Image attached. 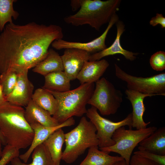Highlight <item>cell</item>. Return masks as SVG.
<instances>
[{
  "mask_svg": "<svg viewBox=\"0 0 165 165\" xmlns=\"http://www.w3.org/2000/svg\"><path fill=\"white\" fill-rule=\"evenodd\" d=\"M63 36L57 25L8 24L0 34V74L34 68L46 57L52 43Z\"/></svg>",
  "mask_w": 165,
  "mask_h": 165,
  "instance_id": "cell-1",
  "label": "cell"
},
{
  "mask_svg": "<svg viewBox=\"0 0 165 165\" xmlns=\"http://www.w3.org/2000/svg\"><path fill=\"white\" fill-rule=\"evenodd\" d=\"M22 107L6 101L0 106V132L7 145L20 150L30 146L34 132Z\"/></svg>",
  "mask_w": 165,
  "mask_h": 165,
  "instance_id": "cell-2",
  "label": "cell"
},
{
  "mask_svg": "<svg viewBox=\"0 0 165 165\" xmlns=\"http://www.w3.org/2000/svg\"><path fill=\"white\" fill-rule=\"evenodd\" d=\"M80 8L75 14L64 18L66 23L75 26L88 24L99 31L108 23L119 9L121 0H78Z\"/></svg>",
  "mask_w": 165,
  "mask_h": 165,
  "instance_id": "cell-3",
  "label": "cell"
},
{
  "mask_svg": "<svg viewBox=\"0 0 165 165\" xmlns=\"http://www.w3.org/2000/svg\"><path fill=\"white\" fill-rule=\"evenodd\" d=\"M94 88V83H87L64 92L47 90L58 103L56 112L53 117L61 124L73 116H82L86 113V105Z\"/></svg>",
  "mask_w": 165,
  "mask_h": 165,
  "instance_id": "cell-4",
  "label": "cell"
},
{
  "mask_svg": "<svg viewBox=\"0 0 165 165\" xmlns=\"http://www.w3.org/2000/svg\"><path fill=\"white\" fill-rule=\"evenodd\" d=\"M96 132L93 123L85 117H82L75 127L65 134V147L61 160L67 163L71 164L87 148L98 146Z\"/></svg>",
  "mask_w": 165,
  "mask_h": 165,
  "instance_id": "cell-5",
  "label": "cell"
},
{
  "mask_svg": "<svg viewBox=\"0 0 165 165\" xmlns=\"http://www.w3.org/2000/svg\"><path fill=\"white\" fill-rule=\"evenodd\" d=\"M155 126L145 129L132 130L126 129L125 126L121 127L116 130L112 139L115 143L110 147L99 148L100 150L110 153L114 152L120 155L125 160L127 165H129L132 152L139 143L157 129Z\"/></svg>",
  "mask_w": 165,
  "mask_h": 165,
  "instance_id": "cell-6",
  "label": "cell"
},
{
  "mask_svg": "<svg viewBox=\"0 0 165 165\" xmlns=\"http://www.w3.org/2000/svg\"><path fill=\"white\" fill-rule=\"evenodd\" d=\"M95 83L94 91L87 104L96 108L103 116L115 114L123 102V93L104 77Z\"/></svg>",
  "mask_w": 165,
  "mask_h": 165,
  "instance_id": "cell-7",
  "label": "cell"
},
{
  "mask_svg": "<svg viewBox=\"0 0 165 165\" xmlns=\"http://www.w3.org/2000/svg\"><path fill=\"white\" fill-rule=\"evenodd\" d=\"M116 76L127 84V89L146 94L165 95V73L148 77L134 76L115 64Z\"/></svg>",
  "mask_w": 165,
  "mask_h": 165,
  "instance_id": "cell-8",
  "label": "cell"
},
{
  "mask_svg": "<svg viewBox=\"0 0 165 165\" xmlns=\"http://www.w3.org/2000/svg\"><path fill=\"white\" fill-rule=\"evenodd\" d=\"M97 110L96 108L91 106L87 110L86 115L96 128L99 148L110 147L115 144L112 137L115 131L119 128L127 126L129 129H132L131 113L129 114L123 120L114 122L102 117Z\"/></svg>",
  "mask_w": 165,
  "mask_h": 165,
  "instance_id": "cell-9",
  "label": "cell"
},
{
  "mask_svg": "<svg viewBox=\"0 0 165 165\" xmlns=\"http://www.w3.org/2000/svg\"><path fill=\"white\" fill-rule=\"evenodd\" d=\"M119 20V16L114 14L108 23V26L103 33L99 37L87 42L68 41L62 39L57 40L51 44L52 47L57 50L74 48L85 51L91 54L94 53L107 48L105 41L107 35L113 25Z\"/></svg>",
  "mask_w": 165,
  "mask_h": 165,
  "instance_id": "cell-10",
  "label": "cell"
},
{
  "mask_svg": "<svg viewBox=\"0 0 165 165\" xmlns=\"http://www.w3.org/2000/svg\"><path fill=\"white\" fill-rule=\"evenodd\" d=\"M28 70L18 73L16 84L12 91L5 98L13 105L26 106L31 99L34 86L28 77Z\"/></svg>",
  "mask_w": 165,
  "mask_h": 165,
  "instance_id": "cell-11",
  "label": "cell"
},
{
  "mask_svg": "<svg viewBox=\"0 0 165 165\" xmlns=\"http://www.w3.org/2000/svg\"><path fill=\"white\" fill-rule=\"evenodd\" d=\"M91 54L76 48L65 49L61 56L64 71L70 81L76 79L86 61H89Z\"/></svg>",
  "mask_w": 165,
  "mask_h": 165,
  "instance_id": "cell-12",
  "label": "cell"
},
{
  "mask_svg": "<svg viewBox=\"0 0 165 165\" xmlns=\"http://www.w3.org/2000/svg\"><path fill=\"white\" fill-rule=\"evenodd\" d=\"M75 123V120L73 117H72L62 123L54 127H46L37 123L30 124L34 132L33 139L28 149L24 154L20 155L19 158L24 163H26L34 149L43 143L55 131L60 128L71 126Z\"/></svg>",
  "mask_w": 165,
  "mask_h": 165,
  "instance_id": "cell-13",
  "label": "cell"
},
{
  "mask_svg": "<svg viewBox=\"0 0 165 165\" xmlns=\"http://www.w3.org/2000/svg\"><path fill=\"white\" fill-rule=\"evenodd\" d=\"M125 92L127 98L130 101L132 107V127L135 128L136 130L147 128L150 122L145 123L143 118L145 110L144 100L146 97L154 95L142 94L128 89Z\"/></svg>",
  "mask_w": 165,
  "mask_h": 165,
  "instance_id": "cell-14",
  "label": "cell"
},
{
  "mask_svg": "<svg viewBox=\"0 0 165 165\" xmlns=\"http://www.w3.org/2000/svg\"><path fill=\"white\" fill-rule=\"evenodd\" d=\"M116 24L117 34L113 43L109 47H107L101 51L91 54L89 61H98L104 57L117 54L122 55L127 59L130 61H133L136 59V56L138 54V53H133L125 50L121 46L120 42V38L125 30L124 24L122 21L119 20Z\"/></svg>",
  "mask_w": 165,
  "mask_h": 165,
  "instance_id": "cell-15",
  "label": "cell"
},
{
  "mask_svg": "<svg viewBox=\"0 0 165 165\" xmlns=\"http://www.w3.org/2000/svg\"><path fill=\"white\" fill-rule=\"evenodd\" d=\"M109 66L108 62L104 59L86 61L76 79L81 84L96 82L103 75Z\"/></svg>",
  "mask_w": 165,
  "mask_h": 165,
  "instance_id": "cell-16",
  "label": "cell"
},
{
  "mask_svg": "<svg viewBox=\"0 0 165 165\" xmlns=\"http://www.w3.org/2000/svg\"><path fill=\"white\" fill-rule=\"evenodd\" d=\"M24 115L30 125L37 123L46 127H54L60 124L48 111L37 105L31 99L26 106Z\"/></svg>",
  "mask_w": 165,
  "mask_h": 165,
  "instance_id": "cell-17",
  "label": "cell"
},
{
  "mask_svg": "<svg viewBox=\"0 0 165 165\" xmlns=\"http://www.w3.org/2000/svg\"><path fill=\"white\" fill-rule=\"evenodd\" d=\"M139 144V150L165 155V127H162L157 129Z\"/></svg>",
  "mask_w": 165,
  "mask_h": 165,
  "instance_id": "cell-18",
  "label": "cell"
},
{
  "mask_svg": "<svg viewBox=\"0 0 165 165\" xmlns=\"http://www.w3.org/2000/svg\"><path fill=\"white\" fill-rule=\"evenodd\" d=\"M32 71L44 76L51 72L64 71L61 56L53 49H49L46 57L33 68Z\"/></svg>",
  "mask_w": 165,
  "mask_h": 165,
  "instance_id": "cell-19",
  "label": "cell"
},
{
  "mask_svg": "<svg viewBox=\"0 0 165 165\" xmlns=\"http://www.w3.org/2000/svg\"><path fill=\"white\" fill-rule=\"evenodd\" d=\"M109 153L99 150L98 146L91 147L88 150L85 159L79 165H112L123 159L120 156H112Z\"/></svg>",
  "mask_w": 165,
  "mask_h": 165,
  "instance_id": "cell-20",
  "label": "cell"
},
{
  "mask_svg": "<svg viewBox=\"0 0 165 165\" xmlns=\"http://www.w3.org/2000/svg\"><path fill=\"white\" fill-rule=\"evenodd\" d=\"M65 134L62 128L53 133L43 143L47 148L55 165H60L65 142Z\"/></svg>",
  "mask_w": 165,
  "mask_h": 165,
  "instance_id": "cell-21",
  "label": "cell"
},
{
  "mask_svg": "<svg viewBox=\"0 0 165 165\" xmlns=\"http://www.w3.org/2000/svg\"><path fill=\"white\" fill-rule=\"evenodd\" d=\"M42 88L50 90L64 92L70 90V80L64 71L50 73L44 76Z\"/></svg>",
  "mask_w": 165,
  "mask_h": 165,
  "instance_id": "cell-22",
  "label": "cell"
},
{
  "mask_svg": "<svg viewBox=\"0 0 165 165\" xmlns=\"http://www.w3.org/2000/svg\"><path fill=\"white\" fill-rule=\"evenodd\" d=\"M31 100L37 105L48 111L52 116L56 113L58 106L57 100L48 90L43 88L36 89Z\"/></svg>",
  "mask_w": 165,
  "mask_h": 165,
  "instance_id": "cell-23",
  "label": "cell"
},
{
  "mask_svg": "<svg viewBox=\"0 0 165 165\" xmlns=\"http://www.w3.org/2000/svg\"><path fill=\"white\" fill-rule=\"evenodd\" d=\"M32 154L31 163H23L19 157H16L10 162L12 165H55L47 148L43 143L36 147Z\"/></svg>",
  "mask_w": 165,
  "mask_h": 165,
  "instance_id": "cell-24",
  "label": "cell"
},
{
  "mask_svg": "<svg viewBox=\"0 0 165 165\" xmlns=\"http://www.w3.org/2000/svg\"><path fill=\"white\" fill-rule=\"evenodd\" d=\"M16 0H0V31H2L8 23L12 22V18L17 19L19 14L14 10L13 3Z\"/></svg>",
  "mask_w": 165,
  "mask_h": 165,
  "instance_id": "cell-25",
  "label": "cell"
},
{
  "mask_svg": "<svg viewBox=\"0 0 165 165\" xmlns=\"http://www.w3.org/2000/svg\"><path fill=\"white\" fill-rule=\"evenodd\" d=\"M18 73L11 72L0 75V85L5 97L13 90L17 82Z\"/></svg>",
  "mask_w": 165,
  "mask_h": 165,
  "instance_id": "cell-26",
  "label": "cell"
},
{
  "mask_svg": "<svg viewBox=\"0 0 165 165\" xmlns=\"http://www.w3.org/2000/svg\"><path fill=\"white\" fill-rule=\"evenodd\" d=\"M19 149L9 145H6L2 150L0 165H6L14 158L19 157Z\"/></svg>",
  "mask_w": 165,
  "mask_h": 165,
  "instance_id": "cell-27",
  "label": "cell"
},
{
  "mask_svg": "<svg viewBox=\"0 0 165 165\" xmlns=\"http://www.w3.org/2000/svg\"><path fill=\"white\" fill-rule=\"evenodd\" d=\"M149 62L152 68L156 71H162L165 69V52L160 51L152 55Z\"/></svg>",
  "mask_w": 165,
  "mask_h": 165,
  "instance_id": "cell-28",
  "label": "cell"
},
{
  "mask_svg": "<svg viewBox=\"0 0 165 165\" xmlns=\"http://www.w3.org/2000/svg\"><path fill=\"white\" fill-rule=\"evenodd\" d=\"M134 154L157 163L160 165H165V155L155 154L145 150L136 151Z\"/></svg>",
  "mask_w": 165,
  "mask_h": 165,
  "instance_id": "cell-29",
  "label": "cell"
},
{
  "mask_svg": "<svg viewBox=\"0 0 165 165\" xmlns=\"http://www.w3.org/2000/svg\"><path fill=\"white\" fill-rule=\"evenodd\" d=\"M129 165H160L158 163L134 154L130 158Z\"/></svg>",
  "mask_w": 165,
  "mask_h": 165,
  "instance_id": "cell-30",
  "label": "cell"
},
{
  "mask_svg": "<svg viewBox=\"0 0 165 165\" xmlns=\"http://www.w3.org/2000/svg\"><path fill=\"white\" fill-rule=\"evenodd\" d=\"M150 24L153 27L160 24L162 28H165V17L162 14L157 13L156 16L152 17L149 22Z\"/></svg>",
  "mask_w": 165,
  "mask_h": 165,
  "instance_id": "cell-31",
  "label": "cell"
},
{
  "mask_svg": "<svg viewBox=\"0 0 165 165\" xmlns=\"http://www.w3.org/2000/svg\"><path fill=\"white\" fill-rule=\"evenodd\" d=\"M71 6L73 11L76 10L80 8L78 0H71Z\"/></svg>",
  "mask_w": 165,
  "mask_h": 165,
  "instance_id": "cell-32",
  "label": "cell"
},
{
  "mask_svg": "<svg viewBox=\"0 0 165 165\" xmlns=\"http://www.w3.org/2000/svg\"><path fill=\"white\" fill-rule=\"evenodd\" d=\"M6 101L4 95L2 88L0 85V106L4 104Z\"/></svg>",
  "mask_w": 165,
  "mask_h": 165,
  "instance_id": "cell-33",
  "label": "cell"
},
{
  "mask_svg": "<svg viewBox=\"0 0 165 165\" xmlns=\"http://www.w3.org/2000/svg\"><path fill=\"white\" fill-rule=\"evenodd\" d=\"M112 165H127V164L125 160L123 159L114 163Z\"/></svg>",
  "mask_w": 165,
  "mask_h": 165,
  "instance_id": "cell-34",
  "label": "cell"
},
{
  "mask_svg": "<svg viewBox=\"0 0 165 165\" xmlns=\"http://www.w3.org/2000/svg\"><path fill=\"white\" fill-rule=\"evenodd\" d=\"M0 138L2 141L3 145H7L6 142L0 132Z\"/></svg>",
  "mask_w": 165,
  "mask_h": 165,
  "instance_id": "cell-35",
  "label": "cell"
},
{
  "mask_svg": "<svg viewBox=\"0 0 165 165\" xmlns=\"http://www.w3.org/2000/svg\"><path fill=\"white\" fill-rule=\"evenodd\" d=\"M2 141L0 138V159L1 157L2 154Z\"/></svg>",
  "mask_w": 165,
  "mask_h": 165,
  "instance_id": "cell-36",
  "label": "cell"
}]
</instances>
